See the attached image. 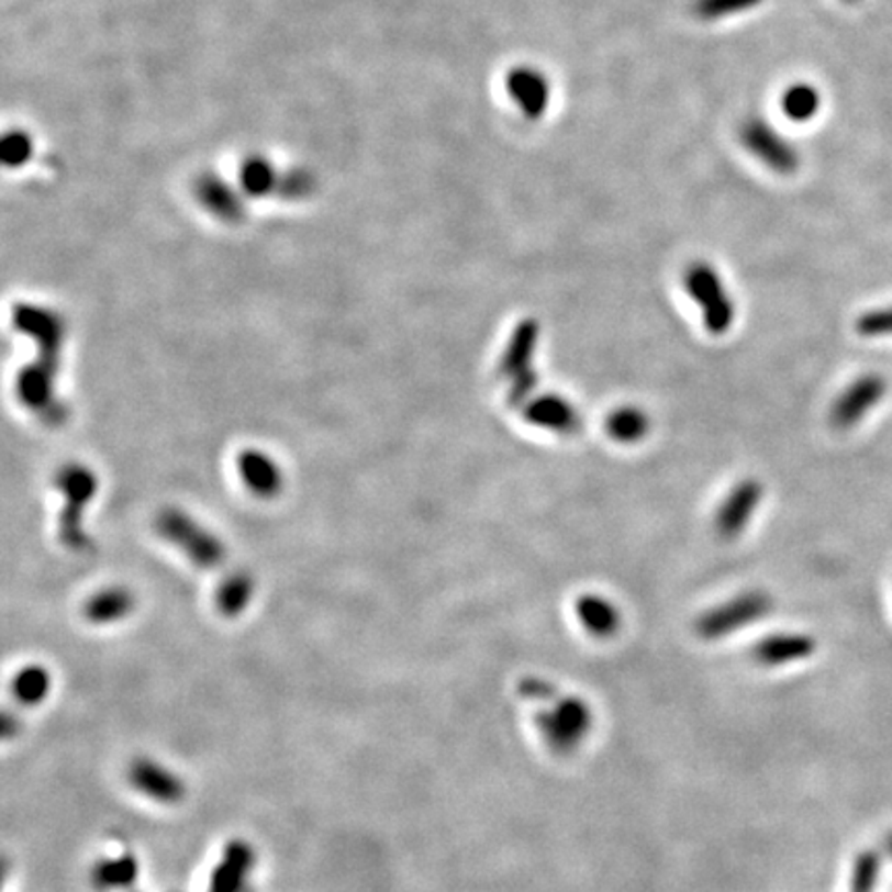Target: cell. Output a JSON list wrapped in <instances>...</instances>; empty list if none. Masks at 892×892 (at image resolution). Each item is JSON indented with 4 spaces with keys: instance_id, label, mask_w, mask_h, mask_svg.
Listing matches in <instances>:
<instances>
[{
    "instance_id": "1",
    "label": "cell",
    "mask_w": 892,
    "mask_h": 892,
    "mask_svg": "<svg viewBox=\"0 0 892 892\" xmlns=\"http://www.w3.org/2000/svg\"><path fill=\"white\" fill-rule=\"evenodd\" d=\"M13 325L35 344V358L18 375L19 401L46 426H63L69 408L60 401L56 380L67 339L65 319L51 309L21 302L13 306Z\"/></svg>"
},
{
    "instance_id": "2",
    "label": "cell",
    "mask_w": 892,
    "mask_h": 892,
    "mask_svg": "<svg viewBox=\"0 0 892 892\" xmlns=\"http://www.w3.org/2000/svg\"><path fill=\"white\" fill-rule=\"evenodd\" d=\"M539 323L535 319H523L513 328L504 352L498 361V377L506 382V401L511 408H523L537 389L535 354L539 345Z\"/></svg>"
},
{
    "instance_id": "3",
    "label": "cell",
    "mask_w": 892,
    "mask_h": 892,
    "mask_svg": "<svg viewBox=\"0 0 892 892\" xmlns=\"http://www.w3.org/2000/svg\"><path fill=\"white\" fill-rule=\"evenodd\" d=\"M54 486L65 500L58 519V537L65 548L83 551L91 546L86 532V511L91 498L96 497L98 478L86 465L70 464L60 467Z\"/></svg>"
},
{
    "instance_id": "4",
    "label": "cell",
    "mask_w": 892,
    "mask_h": 892,
    "mask_svg": "<svg viewBox=\"0 0 892 892\" xmlns=\"http://www.w3.org/2000/svg\"><path fill=\"white\" fill-rule=\"evenodd\" d=\"M155 532L201 570H218L227 558L222 539L180 509L159 511L155 516Z\"/></svg>"
},
{
    "instance_id": "5",
    "label": "cell",
    "mask_w": 892,
    "mask_h": 892,
    "mask_svg": "<svg viewBox=\"0 0 892 892\" xmlns=\"http://www.w3.org/2000/svg\"><path fill=\"white\" fill-rule=\"evenodd\" d=\"M682 281L690 300L701 309L706 333L713 337L729 333L736 321V304L715 267L706 260H694L688 265Z\"/></svg>"
},
{
    "instance_id": "6",
    "label": "cell",
    "mask_w": 892,
    "mask_h": 892,
    "mask_svg": "<svg viewBox=\"0 0 892 892\" xmlns=\"http://www.w3.org/2000/svg\"><path fill=\"white\" fill-rule=\"evenodd\" d=\"M772 600L765 591H744L734 600L723 601L717 607L706 610L696 620V633L704 640H717L723 636L734 635L742 628L755 624L771 612Z\"/></svg>"
},
{
    "instance_id": "7",
    "label": "cell",
    "mask_w": 892,
    "mask_h": 892,
    "mask_svg": "<svg viewBox=\"0 0 892 892\" xmlns=\"http://www.w3.org/2000/svg\"><path fill=\"white\" fill-rule=\"evenodd\" d=\"M537 729L556 755L575 752L593 727V713L589 704L567 696L551 711H544L537 720Z\"/></svg>"
},
{
    "instance_id": "8",
    "label": "cell",
    "mask_w": 892,
    "mask_h": 892,
    "mask_svg": "<svg viewBox=\"0 0 892 892\" xmlns=\"http://www.w3.org/2000/svg\"><path fill=\"white\" fill-rule=\"evenodd\" d=\"M744 147L760 159L767 168L777 174H793L798 170L800 155L790 141L781 137L769 122L762 119H748L739 129Z\"/></svg>"
},
{
    "instance_id": "9",
    "label": "cell",
    "mask_w": 892,
    "mask_h": 892,
    "mask_svg": "<svg viewBox=\"0 0 892 892\" xmlns=\"http://www.w3.org/2000/svg\"><path fill=\"white\" fill-rule=\"evenodd\" d=\"M765 497V486L755 478L738 481L720 504L715 515V529L721 539H736L750 525L756 509Z\"/></svg>"
},
{
    "instance_id": "10",
    "label": "cell",
    "mask_w": 892,
    "mask_h": 892,
    "mask_svg": "<svg viewBox=\"0 0 892 892\" xmlns=\"http://www.w3.org/2000/svg\"><path fill=\"white\" fill-rule=\"evenodd\" d=\"M887 395V380L880 375L856 378L830 408V424L837 430L854 428Z\"/></svg>"
},
{
    "instance_id": "11",
    "label": "cell",
    "mask_w": 892,
    "mask_h": 892,
    "mask_svg": "<svg viewBox=\"0 0 892 892\" xmlns=\"http://www.w3.org/2000/svg\"><path fill=\"white\" fill-rule=\"evenodd\" d=\"M126 777L133 790L157 804H178L187 793L185 781L154 758L133 760Z\"/></svg>"
},
{
    "instance_id": "12",
    "label": "cell",
    "mask_w": 892,
    "mask_h": 892,
    "mask_svg": "<svg viewBox=\"0 0 892 892\" xmlns=\"http://www.w3.org/2000/svg\"><path fill=\"white\" fill-rule=\"evenodd\" d=\"M523 420L535 428L546 430L558 436H575L583 430L579 410L558 393L535 395L523 405Z\"/></svg>"
},
{
    "instance_id": "13",
    "label": "cell",
    "mask_w": 892,
    "mask_h": 892,
    "mask_svg": "<svg viewBox=\"0 0 892 892\" xmlns=\"http://www.w3.org/2000/svg\"><path fill=\"white\" fill-rule=\"evenodd\" d=\"M506 91L529 121H539L549 108L548 77L533 67H515L506 75Z\"/></svg>"
},
{
    "instance_id": "14",
    "label": "cell",
    "mask_w": 892,
    "mask_h": 892,
    "mask_svg": "<svg viewBox=\"0 0 892 892\" xmlns=\"http://www.w3.org/2000/svg\"><path fill=\"white\" fill-rule=\"evenodd\" d=\"M194 194L207 211L225 223H241L246 218V203L241 192L218 174H203L197 185Z\"/></svg>"
},
{
    "instance_id": "15",
    "label": "cell",
    "mask_w": 892,
    "mask_h": 892,
    "mask_svg": "<svg viewBox=\"0 0 892 892\" xmlns=\"http://www.w3.org/2000/svg\"><path fill=\"white\" fill-rule=\"evenodd\" d=\"M255 866V851L246 841L227 843L222 861L211 874L209 892H242Z\"/></svg>"
},
{
    "instance_id": "16",
    "label": "cell",
    "mask_w": 892,
    "mask_h": 892,
    "mask_svg": "<svg viewBox=\"0 0 892 892\" xmlns=\"http://www.w3.org/2000/svg\"><path fill=\"white\" fill-rule=\"evenodd\" d=\"M816 651V640L800 633H781L758 640L752 649L755 661L767 668H781L802 661Z\"/></svg>"
},
{
    "instance_id": "17",
    "label": "cell",
    "mask_w": 892,
    "mask_h": 892,
    "mask_svg": "<svg viewBox=\"0 0 892 892\" xmlns=\"http://www.w3.org/2000/svg\"><path fill=\"white\" fill-rule=\"evenodd\" d=\"M238 471H241L244 486L258 498H275L283 488V473L274 459L257 450L248 448L238 457Z\"/></svg>"
},
{
    "instance_id": "18",
    "label": "cell",
    "mask_w": 892,
    "mask_h": 892,
    "mask_svg": "<svg viewBox=\"0 0 892 892\" xmlns=\"http://www.w3.org/2000/svg\"><path fill=\"white\" fill-rule=\"evenodd\" d=\"M575 614L584 631L595 638H610L616 635L622 624L618 607L595 593L581 595L575 603Z\"/></svg>"
},
{
    "instance_id": "19",
    "label": "cell",
    "mask_w": 892,
    "mask_h": 892,
    "mask_svg": "<svg viewBox=\"0 0 892 892\" xmlns=\"http://www.w3.org/2000/svg\"><path fill=\"white\" fill-rule=\"evenodd\" d=\"M135 610V598L124 587H108L93 593L83 603V616L91 624H114L131 616Z\"/></svg>"
},
{
    "instance_id": "20",
    "label": "cell",
    "mask_w": 892,
    "mask_h": 892,
    "mask_svg": "<svg viewBox=\"0 0 892 892\" xmlns=\"http://www.w3.org/2000/svg\"><path fill=\"white\" fill-rule=\"evenodd\" d=\"M603 430L618 445H636L647 438L651 430V417L636 405H620L614 412L607 413Z\"/></svg>"
},
{
    "instance_id": "21",
    "label": "cell",
    "mask_w": 892,
    "mask_h": 892,
    "mask_svg": "<svg viewBox=\"0 0 892 892\" xmlns=\"http://www.w3.org/2000/svg\"><path fill=\"white\" fill-rule=\"evenodd\" d=\"M255 595V581L250 575L234 570L230 572L215 591V605L225 618H238L242 612L250 605Z\"/></svg>"
},
{
    "instance_id": "22",
    "label": "cell",
    "mask_w": 892,
    "mask_h": 892,
    "mask_svg": "<svg viewBox=\"0 0 892 892\" xmlns=\"http://www.w3.org/2000/svg\"><path fill=\"white\" fill-rule=\"evenodd\" d=\"M238 180H241L242 192L246 197L263 199V197L277 192L281 174L275 170L274 164L267 157L250 155L242 161Z\"/></svg>"
},
{
    "instance_id": "23",
    "label": "cell",
    "mask_w": 892,
    "mask_h": 892,
    "mask_svg": "<svg viewBox=\"0 0 892 892\" xmlns=\"http://www.w3.org/2000/svg\"><path fill=\"white\" fill-rule=\"evenodd\" d=\"M52 688L51 673L42 666H27L19 669L11 682L13 699L23 706H35L44 703Z\"/></svg>"
},
{
    "instance_id": "24",
    "label": "cell",
    "mask_w": 892,
    "mask_h": 892,
    "mask_svg": "<svg viewBox=\"0 0 892 892\" xmlns=\"http://www.w3.org/2000/svg\"><path fill=\"white\" fill-rule=\"evenodd\" d=\"M137 874L138 868L135 858L122 856V858H110L98 861V866L93 868V882H96V887L102 889V891L126 889V887L135 884Z\"/></svg>"
},
{
    "instance_id": "25",
    "label": "cell",
    "mask_w": 892,
    "mask_h": 892,
    "mask_svg": "<svg viewBox=\"0 0 892 892\" xmlns=\"http://www.w3.org/2000/svg\"><path fill=\"white\" fill-rule=\"evenodd\" d=\"M783 112L785 116L793 122H806L814 119V114L821 108V96L818 91L812 86L806 83H798L791 86L785 93H783Z\"/></svg>"
},
{
    "instance_id": "26",
    "label": "cell",
    "mask_w": 892,
    "mask_h": 892,
    "mask_svg": "<svg viewBox=\"0 0 892 892\" xmlns=\"http://www.w3.org/2000/svg\"><path fill=\"white\" fill-rule=\"evenodd\" d=\"M762 0H694L692 11L699 19L715 21V19L729 18L736 13H744L758 7Z\"/></svg>"
},
{
    "instance_id": "27",
    "label": "cell",
    "mask_w": 892,
    "mask_h": 892,
    "mask_svg": "<svg viewBox=\"0 0 892 892\" xmlns=\"http://www.w3.org/2000/svg\"><path fill=\"white\" fill-rule=\"evenodd\" d=\"M34 155V141L25 131H9L2 138V164L7 168H21Z\"/></svg>"
},
{
    "instance_id": "28",
    "label": "cell",
    "mask_w": 892,
    "mask_h": 892,
    "mask_svg": "<svg viewBox=\"0 0 892 892\" xmlns=\"http://www.w3.org/2000/svg\"><path fill=\"white\" fill-rule=\"evenodd\" d=\"M882 859L876 851L859 854L851 874V892H874Z\"/></svg>"
},
{
    "instance_id": "29",
    "label": "cell",
    "mask_w": 892,
    "mask_h": 892,
    "mask_svg": "<svg viewBox=\"0 0 892 892\" xmlns=\"http://www.w3.org/2000/svg\"><path fill=\"white\" fill-rule=\"evenodd\" d=\"M312 190H314V176L304 168H296L290 172L281 174L277 194H281L288 201H296V199H306Z\"/></svg>"
},
{
    "instance_id": "30",
    "label": "cell",
    "mask_w": 892,
    "mask_h": 892,
    "mask_svg": "<svg viewBox=\"0 0 892 892\" xmlns=\"http://www.w3.org/2000/svg\"><path fill=\"white\" fill-rule=\"evenodd\" d=\"M856 331L861 337H892V306L861 314Z\"/></svg>"
},
{
    "instance_id": "31",
    "label": "cell",
    "mask_w": 892,
    "mask_h": 892,
    "mask_svg": "<svg viewBox=\"0 0 892 892\" xmlns=\"http://www.w3.org/2000/svg\"><path fill=\"white\" fill-rule=\"evenodd\" d=\"M521 696L532 699V701H544V699H551L554 696V687L544 680L537 678H527L521 682Z\"/></svg>"
},
{
    "instance_id": "32",
    "label": "cell",
    "mask_w": 892,
    "mask_h": 892,
    "mask_svg": "<svg viewBox=\"0 0 892 892\" xmlns=\"http://www.w3.org/2000/svg\"><path fill=\"white\" fill-rule=\"evenodd\" d=\"M884 851H887V854H889V856L892 858V835H889V837H887V841H884Z\"/></svg>"
}]
</instances>
